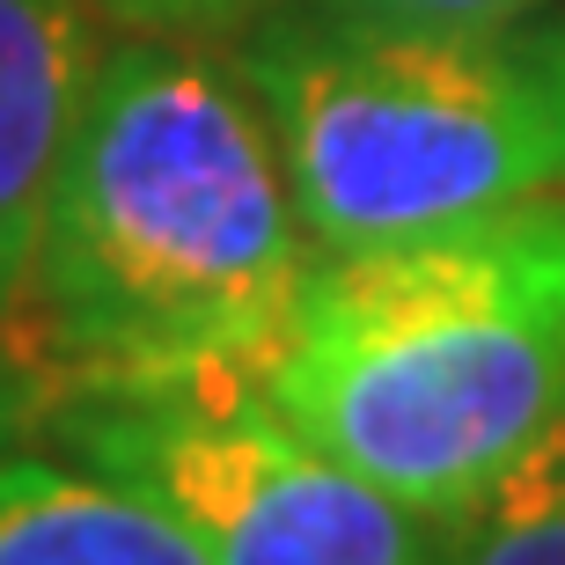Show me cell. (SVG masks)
I'll return each instance as SVG.
<instances>
[{
  "label": "cell",
  "instance_id": "3957f363",
  "mask_svg": "<svg viewBox=\"0 0 565 565\" xmlns=\"http://www.w3.org/2000/svg\"><path fill=\"white\" fill-rule=\"evenodd\" d=\"M316 257L565 191V15L353 22L279 0L235 44Z\"/></svg>",
  "mask_w": 565,
  "mask_h": 565
},
{
  "label": "cell",
  "instance_id": "6da1fadb",
  "mask_svg": "<svg viewBox=\"0 0 565 565\" xmlns=\"http://www.w3.org/2000/svg\"><path fill=\"white\" fill-rule=\"evenodd\" d=\"M309 265L316 243L235 44L118 30L96 52L15 316L52 404L257 382Z\"/></svg>",
  "mask_w": 565,
  "mask_h": 565
},
{
  "label": "cell",
  "instance_id": "52a82bcc",
  "mask_svg": "<svg viewBox=\"0 0 565 565\" xmlns=\"http://www.w3.org/2000/svg\"><path fill=\"white\" fill-rule=\"evenodd\" d=\"M448 565H565V397L492 478V492L456 514Z\"/></svg>",
  "mask_w": 565,
  "mask_h": 565
},
{
  "label": "cell",
  "instance_id": "ba28073f",
  "mask_svg": "<svg viewBox=\"0 0 565 565\" xmlns=\"http://www.w3.org/2000/svg\"><path fill=\"white\" fill-rule=\"evenodd\" d=\"M279 0H96V15L132 38H177V44H243Z\"/></svg>",
  "mask_w": 565,
  "mask_h": 565
},
{
  "label": "cell",
  "instance_id": "277c9868",
  "mask_svg": "<svg viewBox=\"0 0 565 565\" xmlns=\"http://www.w3.org/2000/svg\"><path fill=\"white\" fill-rule=\"evenodd\" d=\"M44 440L132 484L184 529L206 565H448L456 522L382 492L301 440L257 382L82 390Z\"/></svg>",
  "mask_w": 565,
  "mask_h": 565
},
{
  "label": "cell",
  "instance_id": "30bf717a",
  "mask_svg": "<svg viewBox=\"0 0 565 565\" xmlns=\"http://www.w3.org/2000/svg\"><path fill=\"white\" fill-rule=\"evenodd\" d=\"M44 419H52V382L38 375V360L22 353L15 331H0V448L38 440Z\"/></svg>",
  "mask_w": 565,
  "mask_h": 565
},
{
  "label": "cell",
  "instance_id": "9c48e42d",
  "mask_svg": "<svg viewBox=\"0 0 565 565\" xmlns=\"http://www.w3.org/2000/svg\"><path fill=\"white\" fill-rule=\"evenodd\" d=\"M323 15H353V22H507L551 0H309Z\"/></svg>",
  "mask_w": 565,
  "mask_h": 565
},
{
  "label": "cell",
  "instance_id": "8992f818",
  "mask_svg": "<svg viewBox=\"0 0 565 565\" xmlns=\"http://www.w3.org/2000/svg\"><path fill=\"white\" fill-rule=\"evenodd\" d=\"M0 565H206L132 484L74 456L0 448Z\"/></svg>",
  "mask_w": 565,
  "mask_h": 565
},
{
  "label": "cell",
  "instance_id": "5b68a950",
  "mask_svg": "<svg viewBox=\"0 0 565 565\" xmlns=\"http://www.w3.org/2000/svg\"><path fill=\"white\" fill-rule=\"evenodd\" d=\"M96 0H0V331H15L44 199L96 74Z\"/></svg>",
  "mask_w": 565,
  "mask_h": 565
},
{
  "label": "cell",
  "instance_id": "7a4b0ae2",
  "mask_svg": "<svg viewBox=\"0 0 565 565\" xmlns=\"http://www.w3.org/2000/svg\"><path fill=\"white\" fill-rule=\"evenodd\" d=\"M257 397L426 514H470L565 397V199L316 257Z\"/></svg>",
  "mask_w": 565,
  "mask_h": 565
}]
</instances>
